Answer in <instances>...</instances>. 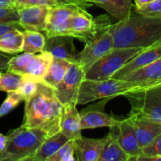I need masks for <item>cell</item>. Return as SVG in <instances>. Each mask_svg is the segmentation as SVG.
I'll return each mask as SVG.
<instances>
[{
    "label": "cell",
    "instance_id": "1",
    "mask_svg": "<svg viewBox=\"0 0 161 161\" xmlns=\"http://www.w3.org/2000/svg\"><path fill=\"white\" fill-rule=\"evenodd\" d=\"M113 48H143L161 39V19L139 14L133 5L130 14L111 25Z\"/></svg>",
    "mask_w": 161,
    "mask_h": 161
},
{
    "label": "cell",
    "instance_id": "2",
    "mask_svg": "<svg viewBox=\"0 0 161 161\" xmlns=\"http://www.w3.org/2000/svg\"><path fill=\"white\" fill-rule=\"evenodd\" d=\"M25 102L23 127L43 128L52 135L60 131L62 105L55 96L53 88L40 82L36 94Z\"/></svg>",
    "mask_w": 161,
    "mask_h": 161
},
{
    "label": "cell",
    "instance_id": "3",
    "mask_svg": "<svg viewBox=\"0 0 161 161\" xmlns=\"http://www.w3.org/2000/svg\"><path fill=\"white\" fill-rule=\"evenodd\" d=\"M51 135L43 128H29L22 125L10 130L6 147L0 152V161H29L42 142Z\"/></svg>",
    "mask_w": 161,
    "mask_h": 161
},
{
    "label": "cell",
    "instance_id": "4",
    "mask_svg": "<svg viewBox=\"0 0 161 161\" xmlns=\"http://www.w3.org/2000/svg\"><path fill=\"white\" fill-rule=\"evenodd\" d=\"M146 89L138 82L110 78L105 80H83L79 90L77 105H86L99 99H112L117 96Z\"/></svg>",
    "mask_w": 161,
    "mask_h": 161
},
{
    "label": "cell",
    "instance_id": "5",
    "mask_svg": "<svg viewBox=\"0 0 161 161\" xmlns=\"http://www.w3.org/2000/svg\"><path fill=\"white\" fill-rule=\"evenodd\" d=\"M143 50V48H113L85 72L84 79L90 80H108Z\"/></svg>",
    "mask_w": 161,
    "mask_h": 161
},
{
    "label": "cell",
    "instance_id": "6",
    "mask_svg": "<svg viewBox=\"0 0 161 161\" xmlns=\"http://www.w3.org/2000/svg\"><path fill=\"white\" fill-rule=\"evenodd\" d=\"M111 19L108 16L95 35L85 43L80 51L79 65L86 72L96 61L113 48V38L111 31Z\"/></svg>",
    "mask_w": 161,
    "mask_h": 161
},
{
    "label": "cell",
    "instance_id": "7",
    "mask_svg": "<svg viewBox=\"0 0 161 161\" xmlns=\"http://www.w3.org/2000/svg\"><path fill=\"white\" fill-rule=\"evenodd\" d=\"M125 97L131 105L130 113L161 123V85L128 93Z\"/></svg>",
    "mask_w": 161,
    "mask_h": 161
},
{
    "label": "cell",
    "instance_id": "8",
    "mask_svg": "<svg viewBox=\"0 0 161 161\" xmlns=\"http://www.w3.org/2000/svg\"><path fill=\"white\" fill-rule=\"evenodd\" d=\"M107 16L94 17L84 7L77 6L70 17L71 36L86 43L97 33Z\"/></svg>",
    "mask_w": 161,
    "mask_h": 161
},
{
    "label": "cell",
    "instance_id": "9",
    "mask_svg": "<svg viewBox=\"0 0 161 161\" xmlns=\"http://www.w3.org/2000/svg\"><path fill=\"white\" fill-rule=\"evenodd\" d=\"M85 72L79 64L71 63L64 78L53 89L55 96L61 105L76 104L79 90Z\"/></svg>",
    "mask_w": 161,
    "mask_h": 161
},
{
    "label": "cell",
    "instance_id": "10",
    "mask_svg": "<svg viewBox=\"0 0 161 161\" xmlns=\"http://www.w3.org/2000/svg\"><path fill=\"white\" fill-rule=\"evenodd\" d=\"M78 6L64 5L50 8L47 17L45 36L51 37L56 36H71L70 17Z\"/></svg>",
    "mask_w": 161,
    "mask_h": 161
},
{
    "label": "cell",
    "instance_id": "11",
    "mask_svg": "<svg viewBox=\"0 0 161 161\" xmlns=\"http://www.w3.org/2000/svg\"><path fill=\"white\" fill-rule=\"evenodd\" d=\"M74 38L71 36H56L46 38L43 50L49 52L53 58L66 60L70 63L79 64L80 51L75 48Z\"/></svg>",
    "mask_w": 161,
    "mask_h": 161
},
{
    "label": "cell",
    "instance_id": "12",
    "mask_svg": "<svg viewBox=\"0 0 161 161\" xmlns=\"http://www.w3.org/2000/svg\"><path fill=\"white\" fill-rule=\"evenodd\" d=\"M127 118L133 127L142 149L149 144L161 133V123L133 113H129Z\"/></svg>",
    "mask_w": 161,
    "mask_h": 161
},
{
    "label": "cell",
    "instance_id": "13",
    "mask_svg": "<svg viewBox=\"0 0 161 161\" xmlns=\"http://www.w3.org/2000/svg\"><path fill=\"white\" fill-rule=\"evenodd\" d=\"M50 8L47 6H31L17 9L19 14V23L24 30L45 31Z\"/></svg>",
    "mask_w": 161,
    "mask_h": 161
},
{
    "label": "cell",
    "instance_id": "14",
    "mask_svg": "<svg viewBox=\"0 0 161 161\" xmlns=\"http://www.w3.org/2000/svg\"><path fill=\"white\" fill-rule=\"evenodd\" d=\"M161 58V39L157 42L147 48L144 49L141 53L132 58L130 61L124 64L119 70H118L114 75L112 76L113 79L123 78L124 75L130 73L136 69L147 65L150 63L153 62L156 60Z\"/></svg>",
    "mask_w": 161,
    "mask_h": 161
},
{
    "label": "cell",
    "instance_id": "15",
    "mask_svg": "<svg viewBox=\"0 0 161 161\" xmlns=\"http://www.w3.org/2000/svg\"><path fill=\"white\" fill-rule=\"evenodd\" d=\"M112 128L114 130L118 142L130 157L129 161L135 160L136 157L141 155L142 148L138 144L133 127L127 118L119 121L117 127H116V130L114 127Z\"/></svg>",
    "mask_w": 161,
    "mask_h": 161
},
{
    "label": "cell",
    "instance_id": "16",
    "mask_svg": "<svg viewBox=\"0 0 161 161\" xmlns=\"http://www.w3.org/2000/svg\"><path fill=\"white\" fill-rule=\"evenodd\" d=\"M121 79L142 83L146 89L161 85V58L133 71Z\"/></svg>",
    "mask_w": 161,
    "mask_h": 161
},
{
    "label": "cell",
    "instance_id": "17",
    "mask_svg": "<svg viewBox=\"0 0 161 161\" xmlns=\"http://www.w3.org/2000/svg\"><path fill=\"white\" fill-rule=\"evenodd\" d=\"M76 105V104L62 105L60 117V131L69 140L77 139L82 136L80 116Z\"/></svg>",
    "mask_w": 161,
    "mask_h": 161
},
{
    "label": "cell",
    "instance_id": "18",
    "mask_svg": "<svg viewBox=\"0 0 161 161\" xmlns=\"http://www.w3.org/2000/svg\"><path fill=\"white\" fill-rule=\"evenodd\" d=\"M80 116L82 130L103 127L112 128L117 127L120 121L105 113L103 109H95L94 106H90L83 109L80 113Z\"/></svg>",
    "mask_w": 161,
    "mask_h": 161
},
{
    "label": "cell",
    "instance_id": "19",
    "mask_svg": "<svg viewBox=\"0 0 161 161\" xmlns=\"http://www.w3.org/2000/svg\"><path fill=\"white\" fill-rule=\"evenodd\" d=\"M52 59L53 56L45 50L40 52L39 54L35 53L25 66L20 75L23 79L31 80L38 83L42 82Z\"/></svg>",
    "mask_w": 161,
    "mask_h": 161
},
{
    "label": "cell",
    "instance_id": "20",
    "mask_svg": "<svg viewBox=\"0 0 161 161\" xmlns=\"http://www.w3.org/2000/svg\"><path fill=\"white\" fill-rule=\"evenodd\" d=\"M105 137L88 138L81 136L74 140L75 154L78 161H97L102 153Z\"/></svg>",
    "mask_w": 161,
    "mask_h": 161
},
{
    "label": "cell",
    "instance_id": "21",
    "mask_svg": "<svg viewBox=\"0 0 161 161\" xmlns=\"http://www.w3.org/2000/svg\"><path fill=\"white\" fill-rule=\"evenodd\" d=\"M130 157L118 142L113 128L105 137V141L97 161H129Z\"/></svg>",
    "mask_w": 161,
    "mask_h": 161
},
{
    "label": "cell",
    "instance_id": "22",
    "mask_svg": "<svg viewBox=\"0 0 161 161\" xmlns=\"http://www.w3.org/2000/svg\"><path fill=\"white\" fill-rule=\"evenodd\" d=\"M86 3L105 9L111 17L122 20L130 14L132 9L131 0H84Z\"/></svg>",
    "mask_w": 161,
    "mask_h": 161
},
{
    "label": "cell",
    "instance_id": "23",
    "mask_svg": "<svg viewBox=\"0 0 161 161\" xmlns=\"http://www.w3.org/2000/svg\"><path fill=\"white\" fill-rule=\"evenodd\" d=\"M69 140L61 131L57 132L54 135L48 137L42 142L37 152L29 161H47L49 157L55 153Z\"/></svg>",
    "mask_w": 161,
    "mask_h": 161
},
{
    "label": "cell",
    "instance_id": "24",
    "mask_svg": "<svg viewBox=\"0 0 161 161\" xmlns=\"http://www.w3.org/2000/svg\"><path fill=\"white\" fill-rule=\"evenodd\" d=\"M24 33L14 29L0 36V51L7 54H17L23 51Z\"/></svg>",
    "mask_w": 161,
    "mask_h": 161
},
{
    "label": "cell",
    "instance_id": "25",
    "mask_svg": "<svg viewBox=\"0 0 161 161\" xmlns=\"http://www.w3.org/2000/svg\"><path fill=\"white\" fill-rule=\"evenodd\" d=\"M70 64L71 63L66 60L53 58L42 82L54 89L64 78Z\"/></svg>",
    "mask_w": 161,
    "mask_h": 161
},
{
    "label": "cell",
    "instance_id": "26",
    "mask_svg": "<svg viewBox=\"0 0 161 161\" xmlns=\"http://www.w3.org/2000/svg\"><path fill=\"white\" fill-rule=\"evenodd\" d=\"M64 5H74L84 8L92 6V4L86 3L84 0H17L14 3L16 9L31 6H47L53 7Z\"/></svg>",
    "mask_w": 161,
    "mask_h": 161
},
{
    "label": "cell",
    "instance_id": "27",
    "mask_svg": "<svg viewBox=\"0 0 161 161\" xmlns=\"http://www.w3.org/2000/svg\"><path fill=\"white\" fill-rule=\"evenodd\" d=\"M23 52L36 53L43 51L46 44V36L42 32L24 30Z\"/></svg>",
    "mask_w": 161,
    "mask_h": 161
},
{
    "label": "cell",
    "instance_id": "28",
    "mask_svg": "<svg viewBox=\"0 0 161 161\" xmlns=\"http://www.w3.org/2000/svg\"><path fill=\"white\" fill-rule=\"evenodd\" d=\"M23 78L19 74L6 70L0 72V91L5 92L16 91L20 87Z\"/></svg>",
    "mask_w": 161,
    "mask_h": 161
},
{
    "label": "cell",
    "instance_id": "29",
    "mask_svg": "<svg viewBox=\"0 0 161 161\" xmlns=\"http://www.w3.org/2000/svg\"><path fill=\"white\" fill-rule=\"evenodd\" d=\"M75 146L74 140H69L55 153L49 157L47 161H75Z\"/></svg>",
    "mask_w": 161,
    "mask_h": 161
},
{
    "label": "cell",
    "instance_id": "30",
    "mask_svg": "<svg viewBox=\"0 0 161 161\" xmlns=\"http://www.w3.org/2000/svg\"><path fill=\"white\" fill-rule=\"evenodd\" d=\"M33 54H35V53L24 52L21 54L12 57L11 59L9 60L7 70L15 72V73L19 74V75H21L25 66L27 65V64L31 58V57L33 56Z\"/></svg>",
    "mask_w": 161,
    "mask_h": 161
},
{
    "label": "cell",
    "instance_id": "31",
    "mask_svg": "<svg viewBox=\"0 0 161 161\" xmlns=\"http://www.w3.org/2000/svg\"><path fill=\"white\" fill-rule=\"evenodd\" d=\"M22 101L23 97L17 91L7 92V97L0 106V118L10 113Z\"/></svg>",
    "mask_w": 161,
    "mask_h": 161
},
{
    "label": "cell",
    "instance_id": "32",
    "mask_svg": "<svg viewBox=\"0 0 161 161\" xmlns=\"http://www.w3.org/2000/svg\"><path fill=\"white\" fill-rule=\"evenodd\" d=\"M135 9L139 14L147 17L161 19V0H154L142 7H135Z\"/></svg>",
    "mask_w": 161,
    "mask_h": 161
},
{
    "label": "cell",
    "instance_id": "33",
    "mask_svg": "<svg viewBox=\"0 0 161 161\" xmlns=\"http://www.w3.org/2000/svg\"><path fill=\"white\" fill-rule=\"evenodd\" d=\"M38 87H39V83L38 82L33 81V80H27V79H23L20 87L16 91L18 92L22 96L24 101H26L36 94Z\"/></svg>",
    "mask_w": 161,
    "mask_h": 161
},
{
    "label": "cell",
    "instance_id": "34",
    "mask_svg": "<svg viewBox=\"0 0 161 161\" xmlns=\"http://www.w3.org/2000/svg\"><path fill=\"white\" fill-rule=\"evenodd\" d=\"M143 157H154L161 156V133L156 137L149 144L142 149V154Z\"/></svg>",
    "mask_w": 161,
    "mask_h": 161
},
{
    "label": "cell",
    "instance_id": "35",
    "mask_svg": "<svg viewBox=\"0 0 161 161\" xmlns=\"http://www.w3.org/2000/svg\"><path fill=\"white\" fill-rule=\"evenodd\" d=\"M19 22V14L15 7H0V24Z\"/></svg>",
    "mask_w": 161,
    "mask_h": 161
},
{
    "label": "cell",
    "instance_id": "36",
    "mask_svg": "<svg viewBox=\"0 0 161 161\" xmlns=\"http://www.w3.org/2000/svg\"><path fill=\"white\" fill-rule=\"evenodd\" d=\"M14 29H19L24 31L19 22H10V23H3L0 24V36L4 35L5 33Z\"/></svg>",
    "mask_w": 161,
    "mask_h": 161
},
{
    "label": "cell",
    "instance_id": "37",
    "mask_svg": "<svg viewBox=\"0 0 161 161\" xmlns=\"http://www.w3.org/2000/svg\"><path fill=\"white\" fill-rule=\"evenodd\" d=\"M12 57L10 55H8L3 52L0 51V71L7 70L8 66H9V60Z\"/></svg>",
    "mask_w": 161,
    "mask_h": 161
},
{
    "label": "cell",
    "instance_id": "38",
    "mask_svg": "<svg viewBox=\"0 0 161 161\" xmlns=\"http://www.w3.org/2000/svg\"><path fill=\"white\" fill-rule=\"evenodd\" d=\"M7 135H5L3 134L0 133V152L5 149L7 143Z\"/></svg>",
    "mask_w": 161,
    "mask_h": 161
},
{
    "label": "cell",
    "instance_id": "39",
    "mask_svg": "<svg viewBox=\"0 0 161 161\" xmlns=\"http://www.w3.org/2000/svg\"><path fill=\"white\" fill-rule=\"evenodd\" d=\"M0 7L2 8L14 7V3H12L10 0H0Z\"/></svg>",
    "mask_w": 161,
    "mask_h": 161
},
{
    "label": "cell",
    "instance_id": "40",
    "mask_svg": "<svg viewBox=\"0 0 161 161\" xmlns=\"http://www.w3.org/2000/svg\"><path fill=\"white\" fill-rule=\"evenodd\" d=\"M153 1H154V0H135V7L139 8Z\"/></svg>",
    "mask_w": 161,
    "mask_h": 161
},
{
    "label": "cell",
    "instance_id": "41",
    "mask_svg": "<svg viewBox=\"0 0 161 161\" xmlns=\"http://www.w3.org/2000/svg\"><path fill=\"white\" fill-rule=\"evenodd\" d=\"M10 1L12 2V3H15L16 1H17V0H10Z\"/></svg>",
    "mask_w": 161,
    "mask_h": 161
},
{
    "label": "cell",
    "instance_id": "42",
    "mask_svg": "<svg viewBox=\"0 0 161 161\" xmlns=\"http://www.w3.org/2000/svg\"></svg>",
    "mask_w": 161,
    "mask_h": 161
}]
</instances>
